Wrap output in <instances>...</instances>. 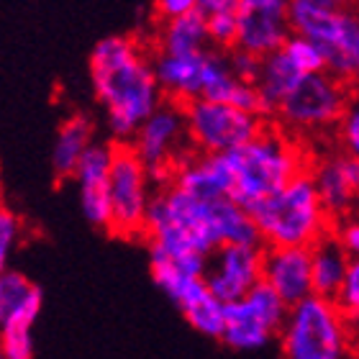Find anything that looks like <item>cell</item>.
I'll use <instances>...</instances> for the list:
<instances>
[{"label":"cell","mask_w":359,"mask_h":359,"mask_svg":"<svg viewBox=\"0 0 359 359\" xmlns=\"http://www.w3.org/2000/svg\"><path fill=\"white\" fill-rule=\"evenodd\" d=\"M170 182L187 193L218 201V198H231L233 193V170L229 162V154H210V151H195L180 159L175 167Z\"/></svg>","instance_id":"obj_18"},{"label":"cell","mask_w":359,"mask_h":359,"mask_svg":"<svg viewBox=\"0 0 359 359\" xmlns=\"http://www.w3.org/2000/svg\"><path fill=\"white\" fill-rule=\"evenodd\" d=\"M334 300H337L339 311L344 313L346 323L352 329V337H359V257H352L344 283H341Z\"/></svg>","instance_id":"obj_26"},{"label":"cell","mask_w":359,"mask_h":359,"mask_svg":"<svg viewBox=\"0 0 359 359\" xmlns=\"http://www.w3.org/2000/svg\"><path fill=\"white\" fill-rule=\"evenodd\" d=\"M352 216L359 218V195H357V201H354V205H352Z\"/></svg>","instance_id":"obj_35"},{"label":"cell","mask_w":359,"mask_h":359,"mask_svg":"<svg viewBox=\"0 0 359 359\" xmlns=\"http://www.w3.org/2000/svg\"><path fill=\"white\" fill-rule=\"evenodd\" d=\"M88 67L108 131L118 142H131L139 126L165 100L154 60L136 39L105 36L93 46Z\"/></svg>","instance_id":"obj_1"},{"label":"cell","mask_w":359,"mask_h":359,"mask_svg":"<svg viewBox=\"0 0 359 359\" xmlns=\"http://www.w3.org/2000/svg\"><path fill=\"white\" fill-rule=\"evenodd\" d=\"M313 3H318V6H326V8H337V11H341V8H352L357 0H313Z\"/></svg>","instance_id":"obj_34"},{"label":"cell","mask_w":359,"mask_h":359,"mask_svg":"<svg viewBox=\"0 0 359 359\" xmlns=\"http://www.w3.org/2000/svg\"><path fill=\"white\" fill-rule=\"evenodd\" d=\"M283 52L292 60V65L303 72V75H311V72H321V69H329L326 65V54L313 39L303 36V34H295L292 31L290 36L285 39Z\"/></svg>","instance_id":"obj_25"},{"label":"cell","mask_w":359,"mask_h":359,"mask_svg":"<svg viewBox=\"0 0 359 359\" xmlns=\"http://www.w3.org/2000/svg\"><path fill=\"white\" fill-rule=\"evenodd\" d=\"M23 236V221L15 210L0 205V277L6 275L8 262H11V255L13 249L18 247V241Z\"/></svg>","instance_id":"obj_29"},{"label":"cell","mask_w":359,"mask_h":359,"mask_svg":"<svg viewBox=\"0 0 359 359\" xmlns=\"http://www.w3.org/2000/svg\"><path fill=\"white\" fill-rule=\"evenodd\" d=\"M292 0H239L236 3V21L239 39L236 46L249 52L264 54L275 52L292 34L290 23Z\"/></svg>","instance_id":"obj_14"},{"label":"cell","mask_w":359,"mask_h":359,"mask_svg":"<svg viewBox=\"0 0 359 359\" xmlns=\"http://www.w3.org/2000/svg\"><path fill=\"white\" fill-rule=\"evenodd\" d=\"M239 0H198V8L203 13H213V11H224V8H236Z\"/></svg>","instance_id":"obj_33"},{"label":"cell","mask_w":359,"mask_h":359,"mask_svg":"<svg viewBox=\"0 0 359 359\" xmlns=\"http://www.w3.org/2000/svg\"><path fill=\"white\" fill-rule=\"evenodd\" d=\"M334 134H337L339 149L352 157H359V90H352L344 113L339 116L337 126H334Z\"/></svg>","instance_id":"obj_27"},{"label":"cell","mask_w":359,"mask_h":359,"mask_svg":"<svg viewBox=\"0 0 359 359\" xmlns=\"http://www.w3.org/2000/svg\"><path fill=\"white\" fill-rule=\"evenodd\" d=\"M182 108H185L187 139L195 151H210V154L231 151L255 139L267 123V116L262 113L203 95L182 103Z\"/></svg>","instance_id":"obj_8"},{"label":"cell","mask_w":359,"mask_h":359,"mask_svg":"<svg viewBox=\"0 0 359 359\" xmlns=\"http://www.w3.org/2000/svg\"><path fill=\"white\" fill-rule=\"evenodd\" d=\"M198 8V0H154V15L159 21H170Z\"/></svg>","instance_id":"obj_32"},{"label":"cell","mask_w":359,"mask_h":359,"mask_svg":"<svg viewBox=\"0 0 359 359\" xmlns=\"http://www.w3.org/2000/svg\"><path fill=\"white\" fill-rule=\"evenodd\" d=\"M218 203L221 198L205 201L172 182L159 185L147 210L144 239L149 241V247L165 249L172 255L198 252L210 257L224 244Z\"/></svg>","instance_id":"obj_3"},{"label":"cell","mask_w":359,"mask_h":359,"mask_svg":"<svg viewBox=\"0 0 359 359\" xmlns=\"http://www.w3.org/2000/svg\"><path fill=\"white\" fill-rule=\"evenodd\" d=\"M352 88L329 69L311 72L277 105L272 121L295 136H313L337 126Z\"/></svg>","instance_id":"obj_7"},{"label":"cell","mask_w":359,"mask_h":359,"mask_svg":"<svg viewBox=\"0 0 359 359\" xmlns=\"http://www.w3.org/2000/svg\"><path fill=\"white\" fill-rule=\"evenodd\" d=\"M303 77L306 75L292 65L290 57L283 52V46L275 49V52L264 54L255 85H257V93H259V100H262V113L267 118L275 116L277 105L283 103L285 97H287V93H290Z\"/></svg>","instance_id":"obj_20"},{"label":"cell","mask_w":359,"mask_h":359,"mask_svg":"<svg viewBox=\"0 0 359 359\" xmlns=\"http://www.w3.org/2000/svg\"><path fill=\"white\" fill-rule=\"evenodd\" d=\"M311 257H313V292L326 295V298H337L349 262H352L349 252L341 247V241L334 236V231H329L311 247Z\"/></svg>","instance_id":"obj_22"},{"label":"cell","mask_w":359,"mask_h":359,"mask_svg":"<svg viewBox=\"0 0 359 359\" xmlns=\"http://www.w3.org/2000/svg\"><path fill=\"white\" fill-rule=\"evenodd\" d=\"M151 180L149 167L134 151L128 142L113 144L111 165V229L108 231L123 239L144 236L147 210L151 203Z\"/></svg>","instance_id":"obj_10"},{"label":"cell","mask_w":359,"mask_h":359,"mask_svg":"<svg viewBox=\"0 0 359 359\" xmlns=\"http://www.w3.org/2000/svg\"><path fill=\"white\" fill-rule=\"evenodd\" d=\"M290 23L295 34L313 39L326 54L329 72L359 90V8H326L313 0H292Z\"/></svg>","instance_id":"obj_6"},{"label":"cell","mask_w":359,"mask_h":359,"mask_svg":"<svg viewBox=\"0 0 359 359\" xmlns=\"http://www.w3.org/2000/svg\"><path fill=\"white\" fill-rule=\"evenodd\" d=\"M264 244H221L208 257L205 283L224 303L244 298L262 283Z\"/></svg>","instance_id":"obj_13"},{"label":"cell","mask_w":359,"mask_h":359,"mask_svg":"<svg viewBox=\"0 0 359 359\" xmlns=\"http://www.w3.org/2000/svg\"><path fill=\"white\" fill-rule=\"evenodd\" d=\"M111 165L113 144H90L75 172L85 221L105 231L111 229Z\"/></svg>","instance_id":"obj_16"},{"label":"cell","mask_w":359,"mask_h":359,"mask_svg":"<svg viewBox=\"0 0 359 359\" xmlns=\"http://www.w3.org/2000/svg\"><path fill=\"white\" fill-rule=\"evenodd\" d=\"M210 49L203 52H187V54H172L159 52L151 57L154 60V72H157L159 88L165 97L187 103L193 97H201L203 83H205V67H208Z\"/></svg>","instance_id":"obj_19"},{"label":"cell","mask_w":359,"mask_h":359,"mask_svg":"<svg viewBox=\"0 0 359 359\" xmlns=\"http://www.w3.org/2000/svg\"><path fill=\"white\" fill-rule=\"evenodd\" d=\"M41 290L23 272L8 269L0 277V357L31 359V329L41 311Z\"/></svg>","instance_id":"obj_12"},{"label":"cell","mask_w":359,"mask_h":359,"mask_svg":"<svg viewBox=\"0 0 359 359\" xmlns=\"http://www.w3.org/2000/svg\"><path fill=\"white\" fill-rule=\"evenodd\" d=\"M287 311L290 306L280 298V292L262 280L244 298L226 303V323L221 341L233 352L267 349L280 337Z\"/></svg>","instance_id":"obj_9"},{"label":"cell","mask_w":359,"mask_h":359,"mask_svg":"<svg viewBox=\"0 0 359 359\" xmlns=\"http://www.w3.org/2000/svg\"><path fill=\"white\" fill-rule=\"evenodd\" d=\"M308 172L313 175L318 195L334 221L352 213V205L359 195V157L346 151L326 154L313 159Z\"/></svg>","instance_id":"obj_17"},{"label":"cell","mask_w":359,"mask_h":359,"mask_svg":"<svg viewBox=\"0 0 359 359\" xmlns=\"http://www.w3.org/2000/svg\"><path fill=\"white\" fill-rule=\"evenodd\" d=\"M334 236L341 241V247L349 252V257H359V218L357 216H344L334 221Z\"/></svg>","instance_id":"obj_31"},{"label":"cell","mask_w":359,"mask_h":359,"mask_svg":"<svg viewBox=\"0 0 359 359\" xmlns=\"http://www.w3.org/2000/svg\"><path fill=\"white\" fill-rule=\"evenodd\" d=\"M226 54H229V65H231L233 72L239 77H244V80H249V83H255L257 75H259L262 57L255 52H249V49H241V46H233V49H229Z\"/></svg>","instance_id":"obj_30"},{"label":"cell","mask_w":359,"mask_h":359,"mask_svg":"<svg viewBox=\"0 0 359 359\" xmlns=\"http://www.w3.org/2000/svg\"><path fill=\"white\" fill-rule=\"evenodd\" d=\"M93 144V121L83 113H75L60 123L52 149V172L57 180L75 177L77 165Z\"/></svg>","instance_id":"obj_21"},{"label":"cell","mask_w":359,"mask_h":359,"mask_svg":"<svg viewBox=\"0 0 359 359\" xmlns=\"http://www.w3.org/2000/svg\"><path fill=\"white\" fill-rule=\"evenodd\" d=\"M177 308L182 311L185 321L193 326L198 334L208 339H221L226 323V303L210 290L208 283L203 280L195 290H190L180 300Z\"/></svg>","instance_id":"obj_24"},{"label":"cell","mask_w":359,"mask_h":359,"mask_svg":"<svg viewBox=\"0 0 359 359\" xmlns=\"http://www.w3.org/2000/svg\"><path fill=\"white\" fill-rule=\"evenodd\" d=\"M208 15V36L213 49H233L236 39H239V21H236V8H224V11H213Z\"/></svg>","instance_id":"obj_28"},{"label":"cell","mask_w":359,"mask_h":359,"mask_svg":"<svg viewBox=\"0 0 359 359\" xmlns=\"http://www.w3.org/2000/svg\"><path fill=\"white\" fill-rule=\"evenodd\" d=\"M264 244L313 247L334 229V218L323 205L311 172L298 175L283 190L249 205Z\"/></svg>","instance_id":"obj_4"},{"label":"cell","mask_w":359,"mask_h":359,"mask_svg":"<svg viewBox=\"0 0 359 359\" xmlns=\"http://www.w3.org/2000/svg\"><path fill=\"white\" fill-rule=\"evenodd\" d=\"M226 154L233 170L231 198L247 208L252 203L283 190L298 175L308 172L313 162V157L303 149L300 136L290 134L272 118H267L264 128L255 139Z\"/></svg>","instance_id":"obj_2"},{"label":"cell","mask_w":359,"mask_h":359,"mask_svg":"<svg viewBox=\"0 0 359 359\" xmlns=\"http://www.w3.org/2000/svg\"><path fill=\"white\" fill-rule=\"evenodd\" d=\"M128 144L134 147L144 165L149 167L154 185H167L180 159L187 157L182 149L190 147L182 103L165 97L157 111L139 126Z\"/></svg>","instance_id":"obj_11"},{"label":"cell","mask_w":359,"mask_h":359,"mask_svg":"<svg viewBox=\"0 0 359 359\" xmlns=\"http://www.w3.org/2000/svg\"><path fill=\"white\" fill-rule=\"evenodd\" d=\"M210 46L208 36V15L201 8H195L190 13L162 21L157 36L159 52L187 54V52H203Z\"/></svg>","instance_id":"obj_23"},{"label":"cell","mask_w":359,"mask_h":359,"mask_svg":"<svg viewBox=\"0 0 359 359\" xmlns=\"http://www.w3.org/2000/svg\"><path fill=\"white\" fill-rule=\"evenodd\" d=\"M277 344L287 359H341L352 349L354 337L337 300L311 292L290 306Z\"/></svg>","instance_id":"obj_5"},{"label":"cell","mask_w":359,"mask_h":359,"mask_svg":"<svg viewBox=\"0 0 359 359\" xmlns=\"http://www.w3.org/2000/svg\"><path fill=\"white\" fill-rule=\"evenodd\" d=\"M262 280L280 292L287 306L313 292V257L311 247L298 244H264Z\"/></svg>","instance_id":"obj_15"}]
</instances>
